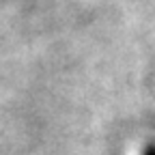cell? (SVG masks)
Listing matches in <instances>:
<instances>
[{
  "label": "cell",
  "mask_w": 155,
  "mask_h": 155,
  "mask_svg": "<svg viewBox=\"0 0 155 155\" xmlns=\"http://www.w3.org/2000/svg\"><path fill=\"white\" fill-rule=\"evenodd\" d=\"M142 155H155V144L151 142V144H147L144 147V151H142Z\"/></svg>",
  "instance_id": "1"
}]
</instances>
